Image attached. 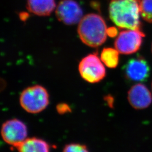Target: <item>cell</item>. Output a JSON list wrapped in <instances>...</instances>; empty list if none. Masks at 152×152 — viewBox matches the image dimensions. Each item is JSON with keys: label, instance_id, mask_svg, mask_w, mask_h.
Masks as SVG:
<instances>
[{"label": "cell", "instance_id": "cell-1", "mask_svg": "<svg viewBox=\"0 0 152 152\" xmlns=\"http://www.w3.org/2000/svg\"><path fill=\"white\" fill-rule=\"evenodd\" d=\"M141 0H112L109 13L112 21L121 29L141 31Z\"/></svg>", "mask_w": 152, "mask_h": 152}, {"label": "cell", "instance_id": "cell-2", "mask_svg": "<svg viewBox=\"0 0 152 152\" xmlns=\"http://www.w3.org/2000/svg\"><path fill=\"white\" fill-rule=\"evenodd\" d=\"M107 27L103 18L96 14L83 16L78 23V33L82 42L88 46L96 48L106 41Z\"/></svg>", "mask_w": 152, "mask_h": 152}, {"label": "cell", "instance_id": "cell-3", "mask_svg": "<svg viewBox=\"0 0 152 152\" xmlns=\"http://www.w3.org/2000/svg\"><path fill=\"white\" fill-rule=\"evenodd\" d=\"M49 94L46 88L37 85L25 88L19 97L20 105L25 111L32 114H37L49 105Z\"/></svg>", "mask_w": 152, "mask_h": 152}, {"label": "cell", "instance_id": "cell-4", "mask_svg": "<svg viewBox=\"0 0 152 152\" xmlns=\"http://www.w3.org/2000/svg\"><path fill=\"white\" fill-rule=\"evenodd\" d=\"M103 63L95 54H90L82 59L78 65V71L82 78L90 83L102 81L106 75Z\"/></svg>", "mask_w": 152, "mask_h": 152}, {"label": "cell", "instance_id": "cell-5", "mask_svg": "<svg viewBox=\"0 0 152 152\" xmlns=\"http://www.w3.org/2000/svg\"><path fill=\"white\" fill-rule=\"evenodd\" d=\"M1 135L6 143L16 148L27 139V127L20 120H7L1 126Z\"/></svg>", "mask_w": 152, "mask_h": 152}, {"label": "cell", "instance_id": "cell-6", "mask_svg": "<svg viewBox=\"0 0 152 152\" xmlns=\"http://www.w3.org/2000/svg\"><path fill=\"white\" fill-rule=\"evenodd\" d=\"M145 34L140 30H124L115 40V48L122 54H134L140 49Z\"/></svg>", "mask_w": 152, "mask_h": 152}, {"label": "cell", "instance_id": "cell-7", "mask_svg": "<svg viewBox=\"0 0 152 152\" xmlns=\"http://www.w3.org/2000/svg\"><path fill=\"white\" fill-rule=\"evenodd\" d=\"M151 71L147 60L141 55L130 59L124 66L126 78L134 82L147 81L151 75Z\"/></svg>", "mask_w": 152, "mask_h": 152}, {"label": "cell", "instance_id": "cell-8", "mask_svg": "<svg viewBox=\"0 0 152 152\" xmlns=\"http://www.w3.org/2000/svg\"><path fill=\"white\" fill-rule=\"evenodd\" d=\"M55 13L58 19L66 25L79 23L83 17L80 6L75 0H61Z\"/></svg>", "mask_w": 152, "mask_h": 152}, {"label": "cell", "instance_id": "cell-9", "mask_svg": "<svg viewBox=\"0 0 152 152\" xmlns=\"http://www.w3.org/2000/svg\"><path fill=\"white\" fill-rule=\"evenodd\" d=\"M127 99L131 106L137 110L147 108L152 103L151 92L145 85L141 83L131 87L127 93Z\"/></svg>", "mask_w": 152, "mask_h": 152}, {"label": "cell", "instance_id": "cell-10", "mask_svg": "<svg viewBox=\"0 0 152 152\" xmlns=\"http://www.w3.org/2000/svg\"><path fill=\"white\" fill-rule=\"evenodd\" d=\"M55 7V0H27L28 11L38 16H49Z\"/></svg>", "mask_w": 152, "mask_h": 152}, {"label": "cell", "instance_id": "cell-11", "mask_svg": "<svg viewBox=\"0 0 152 152\" xmlns=\"http://www.w3.org/2000/svg\"><path fill=\"white\" fill-rule=\"evenodd\" d=\"M18 152H50L49 144L37 137L27 138L16 147Z\"/></svg>", "mask_w": 152, "mask_h": 152}, {"label": "cell", "instance_id": "cell-12", "mask_svg": "<svg viewBox=\"0 0 152 152\" xmlns=\"http://www.w3.org/2000/svg\"><path fill=\"white\" fill-rule=\"evenodd\" d=\"M119 53L115 48H104L100 55V59L107 66L115 68L119 63Z\"/></svg>", "mask_w": 152, "mask_h": 152}, {"label": "cell", "instance_id": "cell-13", "mask_svg": "<svg viewBox=\"0 0 152 152\" xmlns=\"http://www.w3.org/2000/svg\"><path fill=\"white\" fill-rule=\"evenodd\" d=\"M140 15L145 21L152 23V0H141Z\"/></svg>", "mask_w": 152, "mask_h": 152}, {"label": "cell", "instance_id": "cell-14", "mask_svg": "<svg viewBox=\"0 0 152 152\" xmlns=\"http://www.w3.org/2000/svg\"><path fill=\"white\" fill-rule=\"evenodd\" d=\"M63 152H90L87 147L79 143H71L66 145Z\"/></svg>", "mask_w": 152, "mask_h": 152}, {"label": "cell", "instance_id": "cell-15", "mask_svg": "<svg viewBox=\"0 0 152 152\" xmlns=\"http://www.w3.org/2000/svg\"><path fill=\"white\" fill-rule=\"evenodd\" d=\"M56 110L58 113L60 114H64L69 113L71 111L70 107L65 103L59 104L56 106Z\"/></svg>", "mask_w": 152, "mask_h": 152}, {"label": "cell", "instance_id": "cell-16", "mask_svg": "<svg viewBox=\"0 0 152 152\" xmlns=\"http://www.w3.org/2000/svg\"><path fill=\"white\" fill-rule=\"evenodd\" d=\"M108 35L110 37H114L117 34V30L115 28L110 27L107 30Z\"/></svg>", "mask_w": 152, "mask_h": 152}, {"label": "cell", "instance_id": "cell-17", "mask_svg": "<svg viewBox=\"0 0 152 152\" xmlns=\"http://www.w3.org/2000/svg\"></svg>", "mask_w": 152, "mask_h": 152}, {"label": "cell", "instance_id": "cell-18", "mask_svg": "<svg viewBox=\"0 0 152 152\" xmlns=\"http://www.w3.org/2000/svg\"></svg>", "mask_w": 152, "mask_h": 152}]
</instances>
